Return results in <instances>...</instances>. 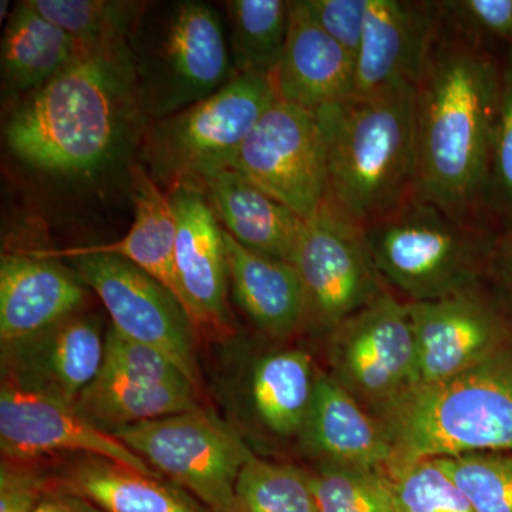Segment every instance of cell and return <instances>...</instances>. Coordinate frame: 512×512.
<instances>
[{"label": "cell", "mask_w": 512, "mask_h": 512, "mask_svg": "<svg viewBox=\"0 0 512 512\" xmlns=\"http://www.w3.org/2000/svg\"><path fill=\"white\" fill-rule=\"evenodd\" d=\"M333 379L379 417L419 386V353L406 303L384 291L330 332Z\"/></svg>", "instance_id": "9c48e42d"}, {"label": "cell", "mask_w": 512, "mask_h": 512, "mask_svg": "<svg viewBox=\"0 0 512 512\" xmlns=\"http://www.w3.org/2000/svg\"><path fill=\"white\" fill-rule=\"evenodd\" d=\"M84 46L30 6L19 2L2 39V100L13 106L63 72Z\"/></svg>", "instance_id": "cb8c5ba5"}, {"label": "cell", "mask_w": 512, "mask_h": 512, "mask_svg": "<svg viewBox=\"0 0 512 512\" xmlns=\"http://www.w3.org/2000/svg\"><path fill=\"white\" fill-rule=\"evenodd\" d=\"M476 512H512V454L434 458Z\"/></svg>", "instance_id": "d6a6232c"}, {"label": "cell", "mask_w": 512, "mask_h": 512, "mask_svg": "<svg viewBox=\"0 0 512 512\" xmlns=\"http://www.w3.org/2000/svg\"><path fill=\"white\" fill-rule=\"evenodd\" d=\"M512 220V46L503 70L500 110L495 124L487 192Z\"/></svg>", "instance_id": "e575fe53"}, {"label": "cell", "mask_w": 512, "mask_h": 512, "mask_svg": "<svg viewBox=\"0 0 512 512\" xmlns=\"http://www.w3.org/2000/svg\"><path fill=\"white\" fill-rule=\"evenodd\" d=\"M128 47L148 121L207 99L235 76L220 15L198 0L147 3Z\"/></svg>", "instance_id": "5b68a950"}, {"label": "cell", "mask_w": 512, "mask_h": 512, "mask_svg": "<svg viewBox=\"0 0 512 512\" xmlns=\"http://www.w3.org/2000/svg\"><path fill=\"white\" fill-rule=\"evenodd\" d=\"M87 286L57 259L33 251L3 255L0 264L2 345L30 338L82 309Z\"/></svg>", "instance_id": "ac0fdd59"}, {"label": "cell", "mask_w": 512, "mask_h": 512, "mask_svg": "<svg viewBox=\"0 0 512 512\" xmlns=\"http://www.w3.org/2000/svg\"><path fill=\"white\" fill-rule=\"evenodd\" d=\"M35 512H103L86 498L62 488L46 491L37 504Z\"/></svg>", "instance_id": "f35d334b"}, {"label": "cell", "mask_w": 512, "mask_h": 512, "mask_svg": "<svg viewBox=\"0 0 512 512\" xmlns=\"http://www.w3.org/2000/svg\"><path fill=\"white\" fill-rule=\"evenodd\" d=\"M316 23L357 59L365 30L367 0H303Z\"/></svg>", "instance_id": "8d00e7d4"}, {"label": "cell", "mask_w": 512, "mask_h": 512, "mask_svg": "<svg viewBox=\"0 0 512 512\" xmlns=\"http://www.w3.org/2000/svg\"><path fill=\"white\" fill-rule=\"evenodd\" d=\"M168 194L177 218L175 271L185 312L197 333L224 338L232 333L224 229L200 188L178 185Z\"/></svg>", "instance_id": "5bb4252c"}, {"label": "cell", "mask_w": 512, "mask_h": 512, "mask_svg": "<svg viewBox=\"0 0 512 512\" xmlns=\"http://www.w3.org/2000/svg\"><path fill=\"white\" fill-rule=\"evenodd\" d=\"M30 6L84 47L128 46L147 2L126 0H29Z\"/></svg>", "instance_id": "f1b7e54d"}, {"label": "cell", "mask_w": 512, "mask_h": 512, "mask_svg": "<svg viewBox=\"0 0 512 512\" xmlns=\"http://www.w3.org/2000/svg\"><path fill=\"white\" fill-rule=\"evenodd\" d=\"M323 205L360 228L416 197V86L394 84L316 111Z\"/></svg>", "instance_id": "3957f363"}, {"label": "cell", "mask_w": 512, "mask_h": 512, "mask_svg": "<svg viewBox=\"0 0 512 512\" xmlns=\"http://www.w3.org/2000/svg\"><path fill=\"white\" fill-rule=\"evenodd\" d=\"M293 265L305 292V325L332 332L384 292L363 228L322 205L306 221Z\"/></svg>", "instance_id": "30bf717a"}, {"label": "cell", "mask_w": 512, "mask_h": 512, "mask_svg": "<svg viewBox=\"0 0 512 512\" xmlns=\"http://www.w3.org/2000/svg\"><path fill=\"white\" fill-rule=\"evenodd\" d=\"M501 90L483 42L441 15L416 84V197L457 220L471 221L487 192Z\"/></svg>", "instance_id": "6da1fadb"}, {"label": "cell", "mask_w": 512, "mask_h": 512, "mask_svg": "<svg viewBox=\"0 0 512 512\" xmlns=\"http://www.w3.org/2000/svg\"><path fill=\"white\" fill-rule=\"evenodd\" d=\"M441 23L440 2L367 0L353 96L419 82Z\"/></svg>", "instance_id": "e0dca14e"}, {"label": "cell", "mask_w": 512, "mask_h": 512, "mask_svg": "<svg viewBox=\"0 0 512 512\" xmlns=\"http://www.w3.org/2000/svg\"><path fill=\"white\" fill-rule=\"evenodd\" d=\"M471 222L413 197L363 232L384 284L424 302L476 286L488 247Z\"/></svg>", "instance_id": "52a82bcc"}, {"label": "cell", "mask_w": 512, "mask_h": 512, "mask_svg": "<svg viewBox=\"0 0 512 512\" xmlns=\"http://www.w3.org/2000/svg\"><path fill=\"white\" fill-rule=\"evenodd\" d=\"M113 436L211 512H237L238 477L254 454L210 410L197 407L124 427Z\"/></svg>", "instance_id": "ba28073f"}, {"label": "cell", "mask_w": 512, "mask_h": 512, "mask_svg": "<svg viewBox=\"0 0 512 512\" xmlns=\"http://www.w3.org/2000/svg\"><path fill=\"white\" fill-rule=\"evenodd\" d=\"M224 238L232 295L242 312L278 339L305 326V292L296 266L254 254L225 231Z\"/></svg>", "instance_id": "603a6c76"}, {"label": "cell", "mask_w": 512, "mask_h": 512, "mask_svg": "<svg viewBox=\"0 0 512 512\" xmlns=\"http://www.w3.org/2000/svg\"><path fill=\"white\" fill-rule=\"evenodd\" d=\"M224 9L235 74L271 76L284 56L289 30V2L228 0L224 2Z\"/></svg>", "instance_id": "83f0119b"}, {"label": "cell", "mask_w": 512, "mask_h": 512, "mask_svg": "<svg viewBox=\"0 0 512 512\" xmlns=\"http://www.w3.org/2000/svg\"><path fill=\"white\" fill-rule=\"evenodd\" d=\"M312 478L320 512H396L382 470L322 461Z\"/></svg>", "instance_id": "1f68e13d"}, {"label": "cell", "mask_w": 512, "mask_h": 512, "mask_svg": "<svg viewBox=\"0 0 512 512\" xmlns=\"http://www.w3.org/2000/svg\"><path fill=\"white\" fill-rule=\"evenodd\" d=\"M130 180L134 220L119 241L67 249H36L33 252L50 259H70L87 254L121 256L163 285L185 311L184 296L175 271L177 218L170 194L151 178L141 163L131 165Z\"/></svg>", "instance_id": "44dd1931"}, {"label": "cell", "mask_w": 512, "mask_h": 512, "mask_svg": "<svg viewBox=\"0 0 512 512\" xmlns=\"http://www.w3.org/2000/svg\"><path fill=\"white\" fill-rule=\"evenodd\" d=\"M276 100L271 76L235 74L207 99L148 121L140 141L141 164L167 192L197 185L205 175L227 170Z\"/></svg>", "instance_id": "8992f818"}, {"label": "cell", "mask_w": 512, "mask_h": 512, "mask_svg": "<svg viewBox=\"0 0 512 512\" xmlns=\"http://www.w3.org/2000/svg\"><path fill=\"white\" fill-rule=\"evenodd\" d=\"M74 272L92 289L121 335L160 350L198 386L197 330L183 306L156 279L117 255L70 258Z\"/></svg>", "instance_id": "7c38bea8"}, {"label": "cell", "mask_w": 512, "mask_h": 512, "mask_svg": "<svg viewBox=\"0 0 512 512\" xmlns=\"http://www.w3.org/2000/svg\"><path fill=\"white\" fill-rule=\"evenodd\" d=\"M447 23L483 42L507 40L512 46V0H448L440 2Z\"/></svg>", "instance_id": "d590c367"}, {"label": "cell", "mask_w": 512, "mask_h": 512, "mask_svg": "<svg viewBox=\"0 0 512 512\" xmlns=\"http://www.w3.org/2000/svg\"><path fill=\"white\" fill-rule=\"evenodd\" d=\"M3 134L23 163L47 174L93 177L116 163L148 124L130 47H84L39 90L10 106Z\"/></svg>", "instance_id": "7a4b0ae2"}, {"label": "cell", "mask_w": 512, "mask_h": 512, "mask_svg": "<svg viewBox=\"0 0 512 512\" xmlns=\"http://www.w3.org/2000/svg\"><path fill=\"white\" fill-rule=\"evenodd\" d=\"M0 448L5 460L29 463L46 454L80 451L146 474H158L113 434L94 426L72 403L2 383Z\"/></svg>", "instance_id": "4fadbf2b"}, {"label": "cell", "mask_w": 512, "mask_h": 512, "mask_svg": "<svg viewBox=\"0 0 512 512\" xmlns=\"http://www.w3.org/2000/svg\"><path fill=\"white\" fill-rule=\"evenodd\" d=\"M312 359L303 350L266 355L252 370L251 397L266 429L278 436L301 431L315 394Z\"/></svg>", "instance_id": "4316f807"}, {"label": "cell", "mask_w": 512, "mask_h": 512, "mask_svg": "<svg viewBox=\"0 0 512 512\" xmlns=\"http://www.w3.org/2000/svg\"><path fill=\"white\" fill-rule=\"evenodd\" d=\"M100 375L117 377L128 382L195 386L190 377L165 353L126 338L113 326H109L106 332Z\"/></svg>", "instance_id": "836d02e7"}, {"label": "cell", "mask_w": 512, "mask_h": 512, "mask_svg": "<svg viewBox=\"0 0 512 512\" xmlns=\"http://www.w3.org/2000/svg\"><path fill=\"white\" fill-rule=\"evenodd\" d=\"M237 512H320L311 474L252 456L235 488Z\"/></svg>", "instance_id": "f546056e"}, {"label": "cell", "mask_w": 512, "mask_h": 512, "mask_svg": "<svg viewBox=\"0 0 512 512\" xmlns=\"http://www.w3.org/2000/svg\"><path fill=\"white\" fill-rule=\"evenodd\" d=\"M63 488L103 512H211L163 476L141 473L100 457H86L70 468Z\"/></svg>", "instance_id": "d4e9b609"}, {"label": "cell", "mask_w": 512, "mask_h": 512, "mask_svg": "<svg viewBox=\"0 0 512 512\" xmlns=\"http://www.w3.org/2000/svg\"><path fill=\"white\" fill-rule=\"evenodd\" d=\"M501 274L512 285V232L500 242L495 255Z\"/></svg>", "instance_id": "ab89813d"}, {"label": "cell", "mask_w": 512, "mask_h": 512, "mask_svg": "<svg viewBox=\"0 0 512 512\" xmlns=\"http://www.w3.org/2000/svg\"><path fill=\"white\" fill-rule=\"evenodd\" d=\"M406 305L419 353V386L460 375L500 350L503 323L474 289Z\"/></svg>", "instance_id": "2e32d148"}, {"label": "cell", "mask_w": 512, "mask_h": 512, "mask_svg": "<svg viewBox=\"0 0 512 512\" xmlns=\"http://www.w3.org/2000/svg\"><path fill=\"white\" fill-rule=\"evenodd\" d=\"M45 493V481L29 463L3 460L0 468V512H35Z\"/></svg>", "instance_id": "74e56055"}, {"label": "cell", "mask_w": 512, "mask_h": 512, "mask_svg": "<svg viewBox=\"0 0 512 512\" xmlns=\"http://www.w3.org/2000/svg\"><path fill=\"white\" fill-rule=\"evenodd\" d=\"M299 439L306 451L329 463L383 470L394 450L383 424L332 376L319 375Z\"/></svg>", "instance_id": "7402d4cb"}, {"label": "cell", "mask_w": 512, "mask_h": 512, "mask_svg": "<svg viewBox=\"0 0 512 512\" xmlns=\"http://www.w3.org/2000/svg\"><path fill=\"white\" fill-rule=\"evenodd\" d=\"M194 187L204 192L222 229L239 245L293 264L306 227L301 215L234 170L205 175Z\"/></svg>", "instance_id": "ffe728a7"}, {"label": "cell", "mask_w": 512, "mask_h": 512, "mask_svg": "<svg viewBox=\"0 0 512 512\" xmlns=\"http://www.w3.org/2000/svg\"><path fill=\"white\" fill-rule=\"evenodd\" d=\"M104 346L100 319L74 313L37 335L2 345L3 383L74 404L100 375Z\"/></svg>", "instance_id": "9a60e30c"}, {"label": "cell", "mask_w": 512, "mask_h": 512, "mask_svg": "<svg viewBox=\"0 0 512 512\" xmlns=\"http://www.w3.org/2000/svg\"><path fill=\"white\" fill-rule=\"evenodd\" d=\"M94 426L113 434L124 427L197 409V387L128 382L99 375L74 403Z\"/></svg>", "instance_id": "484cf974"}, {"label": "cell", "mask_w": 512, "mask_h": 512, "mask_svg": "<svg viewBox=\"0 0 512 512\" xmlns=\"http://www.w3.org/2000/svg\"><path fill=\"white\" fill-rule=\"evenodd\" d=\"M377 419L392 441V463L512 454V356L498 350L460 375L416 386Z\"/></svg>", "instance_id": "277c9868"}, {"label": "cell", "mask_w": 512, "mask_h": 512, "mask_svg": "<svg viewBox=\"0 0 512 512\" xmlns=\"http://www.w3.org/2000/svg\"><path fill=\"white\" fill-rule=\"evenodd\" d=\"M271 79L279 100L316 113L355 94L356 62L320 28L303 0H292L284 56Z\"/></svg>", "instance_id": "d6986e66"}, {"label": "cell", "mask_w": 512, "mask_h": 512, "mask_svg": "<svg viewBox=\"0 0 512 512\" xmlns=\"http://www.w3.org/2000/svg\"><path fill=\"white\" fill-rule=\"evenodd\" d=\"M382 473L396 512H476L434 458L392 463Z\"/></svg>", "instance_id": "4dcf8cb0"}, {"label": "cell", "mask_w": 512, "mask_h": 512, "mask_svg": "<svg viewBox=\"0 0 512 512\" xmlns=\"http://www.w3.org/2000/svg\"><path fill=\"white\" fill-rule=\"evenodd\" d=\"M227 170L311 220L325 201V157L318 116L276 100L232 158Z\"/></svg>", "instance_id": "8fae6325"}]
</instances>
